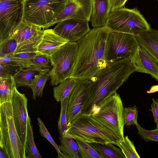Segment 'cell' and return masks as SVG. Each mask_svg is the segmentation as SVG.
<instances>
[{"label":"cell","instance_id":"obj_5","mask_svg":"<svg viewBox=\"0 0 158 158\" xmlns=\"http://www.w3.org/2000/svg\"><path fill=\"white\" fill-rule=\"evenodd\" d=\"M105 26L110 31L135 36L149 30L151 28L137 8L123 7L110 11Z\"/></svg>","mask_w":158,"mask_h":158},{"label":"cell","instance_id":"obj_37","mask_svg":"<svg viewBox=\"0 0 158 158\" xmlns=\"http://www.w3.org/2000/svg\"><path fill=\"white\" fill-rule=\"evenodd\" d=\"M0 77L12 76L14 77L23 68L19 67L0 65Z\"/></svg>","mask_w":158,"mask_h":158},{"label":"cell","instance_id":"obj_11","mask_svg":"<svg viewBox=\"0 0 158 158\" xmlns=\"http://www.w3.org/2000/svg\"><path fill=\"white\" fill-rule=\"evenodd\" d=\"M44 29L23 21L14 31L10 38L17 42L15 53L36 52L44 34Z\"/></svg>","mask_w":158,"mask_h":158},{"label":"cell","instance_id":"obj_30","mask_svg":"<svg viewBox=\"0 0 158 158\" xmlns=\"http://www.w3.org/2000/svg\"><path fill=\"white\" fill-rule=\"evenodd\" d=\"M31 65L34 66L39 73L50 70L52 68L49 57L44 55L37 54L31 60Z\"/></svg>","mask_w":158,"mask_h":158},{"label":"cell","instance_id":"obj_28","mask_svg":"<svg viewBox=\"0 0 158 158\" xmlns=\"http://www.w3.org/2000/svg\"><path fill=\"white\" fill-rule=\"evenodd\" d=\"M78 144L81 158H103L89 143L77 139H74Z\"/></svg>","mask_w":158,"mask_h":158},{"label":"cell","instance_id":"obj_19","mask_svg":"<svg viewBox=\"0 0 158 158\" xmlns=\"http://www.w3.org/2000/svg\"><path fill=\"white\" fill-rule=\"evenodd\" d=\"M135 36L139 43L149 53L158 64V30L151 28Z\"/></svg>","mask_w":158,"mask_h":158},{"label":"cell","instance_id":"obj_8","mask_svg":"<svg viewBox=\"0 0 158 158\" xmlns=\"http://www.w3.org/2000/svg\"><path fill=\"white\" fill-rule=\"evenodd\" d=\"M123 109L120 96L116 92L102 102L96 111L91 115L123 139Z\"/></svg>","mask_w":158,"mask_h":158},{"label":"cell","instance_id":"obj_15","mask_svg":"<svg viewBox=\"0 0 158 158\" xmlns=\"http://www.w3.org/2000/svg\"><path fill=\"white\" fill-rule=\"evenodd\" d=\"M88 22L82 19H68L58 23L53 30L68 42H77L90 30Z\"/></svg>","mask_w":158,"mask_h":158},{"label":"cell","instance_id":"obj_35","mask_svg":"<svg viewBox=\"0 0 158 158\" xmlns=\"http://www.w3.org/2000/svg\"><path fill=\"white\" fill-rule=\"evenodd\" d=\"M37 120L39 132L42 136L45 138L53 146L58 154L60 153L61 152L60 151L59 145L56 143L53 139L43 121L40 117L37 118Z\"/></svg>","mask_w":158,"mask_h":158},{"label":"cell","instance_id":"obj_4","mask_svg":"<svg viewBox=\"0 0 158 158\" xmlns=\"http://www.w3.org/2000/svg\"><path fill=\"white\" fill-rule=\"evenodd\" d=\"M0 148L8 158H27L14 123L11 102L0 105Z\"/></svg>","mask_w":158,"mask_h":158},{"label":"cell","instance_id":"obj_32","mask_svg":"<svg viewBox=\"0 0 158 158\" xmlns=\"http://www.w3.org/2000/svg\"><path fill=\"white\" fill-rule=\"evenodd\" d=\"M138 111L136 106L133 107L124 108L123 118L124 124L127 126L138 124L137 118Z\"/></svg>","mask_w":158,"mask_h":158},{"label":"cell","instance_id":"obj_33","mask_svg":"<svg viewBox=\"0 0 158 158\" xmlns=\"http://www.w3.org/2000/svg\"><path fill=\"white\" fill-rule=\"evenodd\" d=\"M136 126L138 134L145 141H154L158 142V128L148 130L142 128L139 124Z\"/></svg>","mask_w":158,"mask_h":158},{"label":"cell","instance_id":"obj_14","mask_svg":"<svg viewBox=\"0 0 158 158\" xmlns=\"http://www.w3.org/2000/svg\"><path fill=\"white\" fill-rule=\"evenodd\" d=\"M93 7L92 0H66L61 12L49 25L48 27L69 19L90 21Z\"/></svg>","mask_w":158,"mask_h":158},{"label":"cell","instance_id":"obj_44","mask_svg":"<svg viewBox=\"0 0 158 158\" xmlns=\"http://www.w3.org/2000/svg\"></svg>","mask_w":158,"mask_h":158},{"label":"cell","instance_id":"obj_38","mask_svg":"<svg viewBox=\"0 0 158 158\" xmlns=\"http://www.w3.org/2000/svg\"><path fill=\"white\" fill-rule=\"evenodd\" d=\"M152 103L151 105V109L154 118V121L156 124V128H158V100H155L154 98L152 99Z\"/></svg>","mask_w":158,"mask_h":158},{"label":"cell","instance_id":"obj_3","mask_svg":"<svg viewBox=\"0 0 158 158\" xmlns=\"http://www.w3.org/2000/svg\"><path fill=\"white\" fill-rule=\"evenodd\" d=\"M73 139L88 143H111L117 146L123 139L90 114H81L69 125L67 131Z\"/></svg>","mask_w":158,"mask_h":158},{"label":"cell","instance_id":"obj_36","mask_svg":"<svg viewBox=\"0 0 158 158\" xmlns=\"http://www.w3.org/2000/svg\"><path fill=\"white\" fill-rule=\"evenodd\" d=\"M0 65H7L25 68L24 65L20 61L11 56L0 58Z\"/></svg>","mask_w":158,"mask_h":158},{"label":"cell","instance_id":"obj_17","mask_svg":"<svg viewBox=\"0 0 158 158\" xmlns=\"http://www.w3.org/2000/svg\"><path fill=\"white\" fill-rule=\"evenodd\" d=\"M68 41L56 34L53 29L44 30L42 39L36 52L50 57Z\"/></svg>","mask_w":158,"mask_h":158},{"label":"cell","instance_id":"obj_20","mask_svg":"<svg viewBox=\"0 0 158 158\" xmlns=\"http://www.w3.org/2000/svg\"><path fill=\"white\" fill-rule=\"evenodd\" d=\"M16 88L13 77H0V105L11 102Z\"/></svg>","mask_w":158,"mask_h":158},{"label":"cell","instance_id":"obj_13","mask_svg":"<svg viewBox=\"0 0 158 158\" xmlns=\"http://www.w3.org/2000/svg\"><path fill=\"white\" fill-rule=\"evenodd\" d=\"M13 119L20 139L25 148L27 138L28 115L27 98L25 94L15 89L11 102Z\"/></svg>","mask_w":158,"mask_h":158},{"label":"cell","instance_id":"obj_21","mask_svg":"<svg viewBox=\"0 0 158 158\" xmlns=\"http://www.w3.org/2000/svg\"><path fill=\"white\" fill-rule=\"evenodd\" d=\"M59 139L60 145L59 146L61 152L71 158H80L78 144L67 131L60 136Z\"/></svg>","mask_w":158,"mask_h":158},{"label":"cell","instance_id":"obj_9","mask_svg":"<svg viewBox=\"0 0 158 158\" xmlns=\"http://www.w3.org/2000/svg\"><path fill=\"white\" fill-rule=\"evenodd\" d=\"M139 44L134 35L110 31L106 48L107 64L130 59Z\"/></svg>","mask_w":158,"mask_h":158},{"label":"cell","instance_id":"obj_24","mask_svg":"<svg viewBox=\"0 0 158 158\" xmlns=\"http://www.w3.org/2000/svg\"><path fill=\"white\" fill-rule=\"evenodd\" d=\"M49 70L41 71L35 75L29 85L32 92V98L35 99L37 97H41L47 81L50 77Z\"/></svg>","mask_w":158,"mask_h":158},{"label":"cell","instance_id":"obj_41","mask_svg":"<svg viewBox=\"0 0 158 158\" xmlns=\"http://www.w3.org/2000/svg\"><path fill=\"white\" fill-rule=\"evenodd\" d=\"M58 158H71L69 156L61 152L58 154Z\"/></svg>","mask_w":158,"mask_h":158},{"label":"cell","instance_id":"obj_40","mask_svg":"<svg viewBox=\"0 0 158 158\" xmlns=\"http://www.w3.org/2000/svg\"><path fill=\"white\" fill-rule=\"evenodd\" d=\"M158 91V85H153L151 86L149 90L147 93L148 94L155 93Z\"/></svg>","mask_w":158,"mask_h":158},{"label":"cell","instance_id":"obj_18","mask_svg":"<svg viewBox=\"0 0 158 158\" xmlns=\"http://www.w3.org/2000/svg\"><path fill=\"white\" fill-rule=\"evenodd\" d=\"M93 7L90 21L94 27L104 26L111 11L109 0H92Z\"/></svg>","mask_w":158,"mask_h":158},{"label":"cell","instance_id":"obj_26","mask_svg":"<svg viewBox=\"0 0 158 158\" xmlns=\"http://www.w3.org/2000/svg\"><path fill=\"white\" fill-rule=\"evenodd\" d=\"M25 150L27 158H41L42 157L35 145L31 119L27 120V134Z\"/></svg>","mask_w":158,"mask_h":158},{"label":"cell","instance_id":"obj_43","mask_svg":"<svg viewBox=\"0 0 158 158\" xmlns=\"http://www.w3.org/2000/svg\"><path fill=\"white\" fill-rule=\"evenodd\" d=\"M157 2H158V0H157Z\"/></svg>","mask_w":158,"mask_h":158},{"label":"cell","instance_id":"obj_29","mask_svg":"<svg viewBox=\"0 0 158 158\" xmlns=\"http://www.w3.org/2000/svg\"><path fill=\"white\" fill-rule=\"evenodd\" d=\"M68 100L69 97L60 102V112L58 125L60 136L63 135L68 129L67 116Z\"/></svg>","mask_w":158,"mask_h":158},{"label":"cell","instance_id":"obj_12","mask_svg":"<svg viewBox=\"0 0 158 158\" xmlns=\"http://www.w3.org/2000/svg\"><path fill=\"white\" fill-rule=\"evenodd\" d=\"M89 89L88 80H76L69 96L67 114L68 126L81 114L88 99Z\"/></svg>","mask_w":158,"mask_h":158},{"label":"cell","instance_id":"obj_23","mask_svg":"<svg viewBox=\"0 0 158 158\" xmlns=\"http://www.w3.org/2000/svg\"><path fill=\"white\" fill-rule=\"evenodd\" d=\"M38 73L36 68L32 65L21 69L13 77L16 87L29 86L33 78Z\"/></svg>","mask_w":158,"mask_h":158},{"label":"cell","instance_id":"obj_1","mask_svg":"<svg viewBox=\"0 0 158 158\" xmlns=\"http://www.w3.org/2000/svg\"><path fill=\"white\" fill-rule=\"evenodd\" d=\"M109 31L105 25L94 27L77 42L76 62L69 78L88 80L107 65L106 48Z\"/></svg>","mask_w":158,"mask_h":158},{"label":"cell","instance_id":"obj_10","mask_svg":"<svg viewBox=\"0 0 158 158\" xmlns=\"http://www.w3.org/2000/svg\"><path fill=\"white\" fill-rule=\"evenodd\" d=\"M25 0H0V43L10 38L23 21Z\"/></svg>","mask_w":158,"mask_h":158},{"label":"cell","instance_id":"obj_34","mask_svg":"<svg viewBox=\"0 0 158 158\" xmlns=\"http://www.w3.org/2000/svg\"><path fill=\"white\" fill-rule=\"evenodd\" d=\"M37 54L36 52H22L15 53L10 56L19 60L24 65L25 68H27L31 65V60Z\"/></svg>","mask_w":158,"mask_h":158},{"label":"cell","instance_id":"obj_42","mask_svg":"<svg viewBox=\"0 0 158 158\" xmlns=\"http://www.w3.org/2000/svg\"><path fill=\"white\" fill-rule=\"evenodd\" d=\"M0 158H8L3 150L0 148Z\"/></svg>","mask_w":158,"mask_h":158},{"label":"cell","instance_id":"obj_6","mask_svg":"<svg viewBox=\"0 0 158 158\" xmlns=\"http://www.w3.org/2000/svg\"><path fill=\"white\" fill-rule=\"evenodd\" d=\"M66 0H26L23 21L43 29L49 24L64 8Z\"/></svg>","mask_w":158,"mask_h":158},{"label":"cell","instance_id":"obj_27","mask_svg":"<svg viewBox=\"0 0 158 158\" xmlns=\"http://www.w3.org/2000/svg\"><path fill=\"white\" fill-rule=\"evenodd\" d=\"M117 146L119 147L126 158H140L133 142L127 135L123 139L118 142Z\"/></svg>","mask_w":158,"mask_h":158},{"label":"cell","instance_id":"obj_2","mask_svg":"<svg viewBox=\"0 0 158 158\" xmlns=\"http://www.w3.org/2000/svg\"><path fill=\"white\" fill-rule=\"evenodd\" d=\"M136 71L130 59L109 63L88 81V100L81 114H92L105 99L116 92L130 76Z\"/></svg>","mask_w":158,"mask_h":158},{"label":"cell","instance_id":"obj_31","mask_svg":"<svg viewBox=\"0 0 158 158\" xmlns=\"http://www.w3.org/2000/svg\"><path fill=\"white\" fill-rule=\"evenodd\" d=\"M17 46L16 41L12 38L0 43V58L11 56L15 53Z\"/></svg>","mask_w":158,"mask_h":158},{"label":"cell","instance_id":"obj_25","mask_svg":"<svg viewBox=\"0 0 158 158\" xmlns=\"http://www.w3.org/2000/svg\"><path fill=\"white\" fill-rule=\"evenodd\" d=\"M76 79L69 78L53 88V97L57 102H61L68 97L73 90Z\"/></svg>","mask_w":158,"mask_h":158},{"label":"cell","instance_id":"obj_39","mask_svg":"<svg viewBox=\"0 0 158 158\" xmlns=\"http://www.w3.org/2000/svg\"><path fill=\"white\" fill-rule=\"evenodd\" d=\"M127 0H109L111 10L122 7Z\"/></svg>","mask_w":158,"mask_h":158},{"label":"cell","instance_id":"obj_16","mask_svg":"<svg viewBox=\"0 0 158 158\" xmlns=\"http://www.w3.org/2000/svg\"><path fill=\"white\" fill-rule=\"evenodd\" d=\"M130 60L136 71L150 74L158 81V64L154 58L139 44Z\"/></svg>","mask_w":158,"mask_h":158},{"label":"cell","instance_id":"obj_22","mask_svg":"<svg viewBox=\"0 0 158 158\" xmlns=\"http://www.w3.org/2000/svg\"><path fill=\"white\" fill-rule=\"evenodd\" d=\"M89 143L103 158H126L121 149L116 147L111 143Z\"/></svg>","mask_w":158,"mask_h":158},{"label":"cell","instance_id":"obj_7","mask_svg":"<svg viewBox=\"0 0 158 158\" xmlns=\"http://www.w3.org/2000/svg\"><path fill=\"white\" fill-rule=\"evenodd\" d=\"M77 50V42H68L49 57L52 66L48 72L51 85H56L70 77L74 68Z\"/></svg>","mask_w":158,"mask_h":158}]
</instances>
